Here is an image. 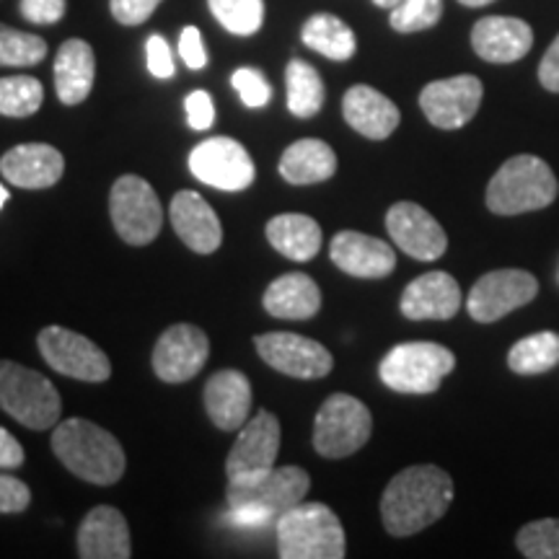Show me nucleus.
<instances>
[{"label": "nucleus", "instance_id": "f257e3e1", "mask_svg": "<svg viewBox=\"0 0 559 559\" xmlns=\"http://www.w3.org/2000/svg\"><path fill=\"white\" fill-rule=\"evenodd\" d=\"M453 502V479L436 464H417L396 474L383 489L381 521L391 536H412L432 526Z\"/></svg>", "mask_w": 559, "mask_h": 559}, {"label": "nucleus", "instance_id": "f03ea898", "mask_svg": "<svg viewBox=\"0 0 559 559\" xmlns=\"http://www.w3.org/2000/svg\"><path fill=\"white\" fill-rule=\"evenodd\" d=\"M52 451L70 474L99 487L120 481L128 466L120 440L81 417L62 419L55 425Z\"/></svg>", "mask_w": 559, "mask_h": 559}, {"label": "nucleus", "instance_id": "7ed1b4c3", "mask_svg": "<svg viewBox=\"0 0 559 559\" xmlns=\"http://www.w3.org/2000/svg\"><path fill=\"white\" fill-rule=\"evenodd\" d=\"M277 555L283 559H342L345 528L324 502H298L277 515Z\"/></svg>", "mask_w": 559, "mask_h": 559}, {"label": "nucleus", "instance_id": "20e7f679", "mask_svg": "<svg viewBox=\"0 0 559 559\" xmlns=\"http://www.w3.org/2000/svg\"><path fill=\"white\" fill-rule=\"evenodd\" d=\"M555 171L539 156H513L487 185V207L495 215H521L549 207L557 200Z\"/></svg>", "mask_w": 559, "mask_h": 559}, {"label": "nucleus", "instance_id": "39448f33", "mask_svg": "<svg viewBox=\"0 0 559 559\" xmlns=\"http://www.w3.org/2000/svg\"><path fill=\"white\" fill-rule=\"evenodd\" d=\"M0 409L24 428L50 430L60 423L62 402L47 376L13 360H0Z\"/></svg>", "mask_w": 559, "mask_h": 559}, {"label": "nucleus", "instance_id": "423d86ee", "mask_svg": "<svg viewBox=\"0 0 559 559\" xmlns=\"http://www.w3.org/2000/svg\"><path fill=\"white\" fill-rule=\"evenodd\" d=\"M456 368V355L438 342H402L381 360L379 376L400 394H436L445 376Z\"/></svg>", "mask_w": 559, "mask_h": 559}, {"label": "nucleus", "instance_id": "0eeeda50", "mask_svg": "<svg viewBox=\"0 0 559 559\" xmlns=\"http://www.w3.org/2000/svg\"><path fill=\"white\" fill-rule=\"evenodd\" d=\"M373 432V417L360 400L332 394L313 419V449L324 459H347L358 453Z\"/></svg>", "mask_w": 559, "mask_h": 559}, {"label": "nucleus", "instance_id": "6e6552de", "mask_svg": "<svg viewBox=\"0 0 559 559\" xmlns=\"http://www.w3.org/2000/svg\"><path fill=\"white\" fill-rule=\"evenodd\" d=\"M109 215L111 226L130 247H148L164 223V210H160L156 190L135 174H124L111 185Z\"/></svg>", "mask_w": 559, "mask_h": 559}, {"label": "nucleus", "instance_id": "1a4fd4ad", "mask_svg": "<svg viewBox=\"0 0 559 559\" xmlns=\"http://www.w3.org/2000/svg\"><path fill=\"white\" fill-rule=\"evenodd\" d=\"M37 347L47 366L68 379L102 383L111 376L107 353L96 342L66 326H45L37 337Z\"/></svg>", "mask_w": 559, "mask_h": 559}, {"label": "nucleus", "instance_id": "9d476101", "mask_svg": "<svg viewBox=\"0 0 559 559\" xmlns=\"http://www.w3.org/2000/svg\"><path fill=\"white\" fill-rule=\"evenodd\" d=\"M309 489L311 477L300 466H272V469L254 474V477L228 479L226 500L228 508L257 506L280 515L304 502Z\"/></svg>", "mask_w": 559, "mask_h": 559}, {"label": "nucleus", "instance_id": "9b49d317", "mask_svg": "<svg viewBox=\"0 0 559 559\" xmlns=\"http://www.w3.org/2000/svg\"><path fill=\"white\" fill-rule=\"evenodd\" d=\"M539 293V283L526 270H495L481 275L466 298V311L479 324H492L510 311L531 304Z\"/></svg>", "mask_w": 559, "mask_h": 559}, {"label": "nucleus", "instance_id": "f8f14e48", "mask_svg": "<svg viewBox=\"0 0 559 559\" xmlns=\"http://www.w3.org/2000/svg\"><path fill=\"white\" fill-rule=\"evenodd\" d=\"M254 347L270 368L290 376V379H324L334 368L332 353L321 342L293 332L257 334Z\"/></svg>", "mask_w": 559, "mask_h": 559}, {"label": "nucleus", "instance_id": "ddd939ff", "mask_svg": "<svg viewBox=\"0 0 559 559\" xmlns=\"http://www.w3.org/2000/svg\"><path fill=\"white\" fill-rule=\"evenodd\" d=\"M190 171L223 192H241L254 181L257 169L249 151L230 138H207L190 153Z\"/></svg>", "mask_w": 559, "mask_h": 559}, {"label": "nucleus", "instance_id": "4468645a", "mask_svg": "<svg viewBox=\"0 0 559 559\" xmlns=\"http://www.w3.org/2000/svg\"><path fill=\"white\" fill-rule=\"evenodd\" d=\"M485 86L477 75H453L432 81L419 94V109L440 130H459L479 111Z\"/></svg>", "mask_w": 559, "mask_h": 559}, {"label": "nucleus", "instance_id": "2eb2a0df", "mask_svg": "<svg viewBox=\"0 0 559 559\" xmlns=\"http://www.w3.org/2000/svg\"><path fill=\"white\" fill-rule=\"evenodd\" d=\"M210 340L194 324H174L153 347V370L166 383H187L207 362Z\"/></svg>", "mask_w": 559, "mask_h": 559}, {"label": "nucleus", "instance_id": "dca6fc26", "mask_svg": "<svg viewBox=\"0 0 559 559\" xmlns=\"http://www.w3.org/2000/svg\"><path fill=\"white\" fill-rule=\"evenodd\" d=\"M386 230L404 254L417 262L440 260L449 249V236L440 223L417 202H396L386 213Z\"/></svg>", "mask_w": 559, "mask_h": 559}, {"label": "nucleus", "instance_id": "f3484780", "mask_svg": "<svg viewBox=\"0 0 559 559\" xmlns=\"http://www.w3.org/2000/svg\"><path fill=\"white\" fill-rule=\"evenodd\" d=\"M280 419L267 409L257 412L239 430V438L228 453L226 477L243 479L272 469L280 453Z\"/></svg>", "mask_w": 559, "mask_h": 559}, {"label": "nucleus", "instance_id": "a211bd4d", "mask_svg": "<svg viewBox=\"0 0 559 559\" xmlns=\"http://www.w3.org/2000/svg\"><path fill=\"white\" fill-rule=\"evenodd\" d=\"M330 257L345 275L360 280H381L396 267V254L386 241L358 230H340L332 239Z\"/></svg>", "mask_w": 559, "mask_h": 559}, {"label": "nucleus", "instance_id": "6ab92c4d", "mask_svg": "<svg viewBox=\"0 0 559 559\" xmlns=\"http://www.w3.org/2000/svg\"><path fill=\"white\" fill-rule=\"evenodd\" d=\"M472 47L481 60L508 66L523 60L534 47V32L523 19L485 16L474 24Z\"/></svg>", "mask_w": 559, "mask_h": 559}, {"label": "nucleus", "instance_id": "aec40b11", "mask_svg": "<svg viewBox=\"0 0 559 559\" xmlns=\"http://www.w3.org/2000/svg\"><path fill=\"white\" fill-rule=\"evenodd\" d=\"M66 158L47 143H24L3 153L0 174L21 190H47L62 179Z\"/></svg>", "mask_w": 559, "mask_h": 559}, {"label": "nucleus", "instance_id": "412c9836", "mask_svg": "<svg viewBox=\"0 0 559 559\" xmlns=\"http://www.w3.org/2000/svg\"><path fill=\"white\" fill-rule=\"evenodd\" d=\"M461 309V288L449 272H428L404 288L400 311L412 321L453 319Z\"/></svg>", "mask_w": 559, "mask_h": 559}, {"label": "nucleus", "instance_id": "4be33fe9", "mask_svg": "<svg viewBox=\"0 0 559 559\" xmlns=\"http://www.w3.org/2000/svg\"><path fill=\"white\" fill-rule=\"evenodd\" d=\"M81 559H128L132 557L130 526L111 506H96L86 513L79 528Z\"/></svg>", "mask_w": 559, "mask_h": 559}, {"label": "nucleus", "instance_id": "5701e85b", "mask_svg": "<svg viewBox=\"0 0 559 559\" xmlns=\"http://www.w3.org/2000/svg\"><path fill=\"white\" fill-rule=\"evenodd\" d=\"M169 213L179 239L198 254H213L223 243L221 218L198 192L181 190L174 194Z\"/></svg>", "mask_w": 559, "mask_h": 559}, {"label": "nucleus", "instance_id": "b1692460", "mask_svg": "<svg viewBox=\"0 0 559 559\" xmlns=\"http://www.w3.org/2000/svg\"><path fill=\"white\" fill-rule=\"evenodd\" d=\"M205 409L215 428L234 432L247 425L251 412V383L241 370H218L205 383Z\"/></svg>", "mask_w": 559, "mask_h": 559}, {"label": "nucleus", "instance_id": "393cba45", "mask_svg": "<svg viewBox=\"0 0 559 559\" xmlns=\"http://www.w3.org/2000/svg\"><path fill=\"white\" fill-rule=\"evenodd\" d=\"M342 115L349 128L370 140H386L402 122L400 107L366 83L347 91L342 99Z\"/></svg>", "mask_w": 559, "mask_h": 559}, {"label": "nucleus", "instance_id": "a878e982", "mask_svg": "<svg viewBox=\"0 0 559 559\" xmlns=\"http://www.w3.org/2000/svg\"><path fill=\"white\" fill-rule=\"evenodd\" d=\"M52 75L58 99L66 104V107H75V104L86 102L96 79V58L88 41H62L58 55H55Z\"/></svg>", "mask_w": 559, "mask_h": 559}, {"label": "nucleus", "instance_id": "bb28decb", "mask_svg": "<svg viewBox=\"0 0 559 559\" xmlns=\"http://www.w3.org/2000/svg\"><path fill=\"white\" fill-rule=\"evenodd\" d=\"M262 304L264 311L275 319H311L321 309V290L304 272H288L272 280Z\"/></svg>", "mask_w": 559, "mask_h": 559}, {"label": "nucleus", "instance_id": "cd10ccee", "mask_svg": "<svg viewBox=\"0 0 559 559\" xmlns=\"http://www.w3.org/2000/svg\"><path fill=\"white\" fill-rule=\"evenodd\" d=\"M334 171H337V153L330 143L317 138L296 140L280 158V177L288 185H319L332 179Z\"/></svg>", "mask_w": 559, "mask_h": 559}, {"label": "nucleus", "instance_id": "c85d7f7f", "mask_svg": "<svg viewBox=\"0 0 559 559\" xmlns=\"http://www.w3.org/2000/svg\"><path fill=\"white\" fill-rule=\"evenodd\" d=\"M267 241L285 260L309 262L321 249V228L311 215L283 213L267 223Z\"/></svg>", "mask_w": 559, "mask_h": 559}, {"label": "nucleus", "instance_id": "c756f323", "mask_svg": "<svg viewBox=\"0 0 559 559\" xmlns=\"http://www.w3.org/2000/svg\"><path fill=\"white\" fill-rule=\"evenodd\" d=\"M300 39L313 52L324 55V58L345 62L358 50V39L355 32L334 13H313L300 29Z\"/></svg>", "mask_w": 559, "mask_h": 559}, {"label": "nucleus", "instance_id": "7c9ffc66", "mask_svg": "<svg viewBox=\"0 0 559 559\" xmlns=\"http://www.w3.org/2000/svg\"><path fill=\"white\" fill-rule=\"evenodd\" d=\"M285 86H288V109L290 115L309 120L324 107L326 88L319 70L306 60H290L285 68Z\"/></svg>", "mask_w": 559, "mask_h": 559}, {"label": "nucleus", "instance_id": "2f4dec72", "mask_svg": "<svg viewBox=\"0 0 559 559\" xmlns=\"http://www.w3.org/2000/svg\"><path fill=\"white\" fill-rule=\"evenodd\" d=\"M559 362V334L539 332L523 337L510 347L508 366L519 376H539L547 373Z\"/></svg>", "mask_w": 559, "mask_h": 559}, {"label": "nucleus", "instance_id": "473e14b6", "mask_svg": "<svg viewBox=\"0 0 559 559\" xmlns=\"http://www.w3.org/2000/svg\"><path fill=\"white\" fill-rule=\"evenodd\" d=\"M45 102V88L34 75L0 79V117H32Z\"/></svg>", "mask_w": 559, "mask_h": 559}, {"label": "nucleus", "instance_id": "72a5a7b5", "mask_svg": "<svg viewBox=\"0 0 559 559\" xmlns=\"http://www.w3.org/2000/svg\"><path fill=\"white\" fill-rule=\"evenodd\" d=\"M223 29L236 37H251L264 24V0H207Z\"/></svg>", "mask_w": 559, "mask_h": 559}, {"label": "nucleus", "instance_id": "f704fd0d", "mask_svg": "<svg viewBox=\"0 0 559 559\" xmlns=\"http://www.w3.org/2000/svg\"><path fill=\"white\" fill-rule=\"evenodd\" d=\"M47 58V41L0 24V68H32Z\"/></svg>", "mask_w": 559, "mask_h": 559}, {"label": "nucleus", "instance_id": "c9c22d12", "mask_svg": "<svg viewBox=\"0 0 559 559\" xmlns=\"http://www.w3.org/2000/svg\"><path fill=\"white\" fill-rule=\"evenodd\" d=\"M443 16V0H402L391 9L389 24L400 34H415L432 29Z\"/></svg>", "mask_w": 559, "mask_h": 559}, {"label": "nucleus", "instance_id": "e433bc0d", "mask_svg": "<svg viewBox=\"0 0 559 559\" xmlns=\"http://www.w3.org/2000/svg\"><path fill=\"white\" fill-rule=\"evenodd\" d=\"M521 555L528 559H559V519L531 521L519 531Z\"/></svg>", "mask_w": 559, "mask_h": 559}, {"label": "nucleus", "instance_id": "4c0bfd02", "mask_svg": "<svg viewBox=\"0 0 559 559\" xmlns=\"http://www.w3.org/2000/svg\"><path fill=\"white\" fill-rule=\"evenodd\" d=\"M230 83H234L236 94L241 96V102L247 104L249 109H262L267 107L272 99V88L260 70L254 68H239L234 75H230Z\"/></svg>", "mask_w": 559, "mask_h": 559}, {"label": "nucleus", "instance_id": "58836bf2", "mask_svg": "<svg viewBox=\"0 0 559 559\" xmlns=\"http://www.w3.org/2000/svg\"><path fill=\"white\" fill-rule=\"evenodd\" d=\"M32 506V489L11 474H0V515L24 513Z\"/></svg>", "mask_w": 559, "mask_h": 559}, {"label": "nucleus", "instance_id": "ea45409f", "mask_svg": "<svg viewBox=\"0 0 559 559\" xmlns=\"http://www.w3.org/2000/svg\"><path fill=\"white\" fill-rule=\"evenodd\" d=\"M160 3L164 0H109V11L122 26H140L153 16Z\"/></svg>", "mask_w": 559, "mask_h": 559}, {"label": "nucleus", "instance_id": "a19ab883", "mask_svg": "<svg viewBox=\"0 0 559 559\" xmlns=\"http://www.w3.org/2000/svg\"><path fill=\"white\" fill-rule=\"evenodd\" d=\"M19 9L21 16L29 21V24L52 26L66 16L68 0H21Z\"/></svg>", "mask_w": 559, "mask_h": 559}, {"label": "nucleus", "instance_id": "79ce46f5", "mask_svg": "<svg viewBox=\"0 0 559 559\" xmlns=\"http://www.w3.org/2000/svg\"><path fill=\"white\" fill-rule=\"evenodd\" d=\"M145 62H148V70L153 79H171L174 75V55L169 41H166L160 34H151L148 41H145Z\"/></svg>", "mask_w": 559, "mask_h": 559}, {"label": "nucleus", "instance_id": "37998d69", "mask_svg": "<svg viewBox=\"0 0 559 559\" xmlns=\"http://www.w3.org/2000/svg\"><path fill=\"white\" fill-rule=\"evenodd\" d=\"M185 111H187V124H190L192 130H210L215 122V104H213V96L207 94V91H192L190 96L185 99Z\"/></svg>", "mask_w": 559, "mask_h": 559}, {"label": "nucleus", "instance_id": "c03bdc74", "mask_svg": "<svg viewBox=\"0 0 559 559\" xmlns=\"http://www.w3.org/2000/svg\"><path fill=\"white\" fill-rule=\"evenodd\" d=\"M179 55L185 60V66L190 70H202L207 66V52H205V39L198 26H185L179 34Z\"/></svg>", "mask_w": 559, "mask_h": 559}, {"label": "nucleus", "instance_id": "a18cd8bd", "mask_svg": "<svg viewBox=\"0 0 559 559\" xmlns=\"http://www.w3.org/2000/svg\"><path fill=\"white\" fill-rule=\"evenodd\" d=\"M270 519H275V513H270V510L264 508H257V506H236V508H228L226 513V523L236 528H260L267 523Z\"/></svg>", "mask_w": 559, "mask_h": 559}, {"label": "nucleus", "instance_id": "49530a36", "mask_svg": "<svg viewBox=\"0 0 559 559\" xmlns=\"http://www.w3.org/2000/svg\"><path fill=\"white\" fill-rule=\"evenodd\" d=\"M539 81L544 88L551 91V94H559V34L549 45V50L544 52L539 66Z\"/></svg>", "mask_w": 559, "mask_h": 559}, {"label": "nucleus", "instance_id": "de8ad7c7", "mask_svg": "<svg viewBox=\"0 0 559 559\" xmlns=\"http://www.w3.org/2000/svg\"><path fill=\"white\" fill-rule=\"evenodd\" d=\"M24 464V449L9 430L0 428V469H16Z\"/></svg>", "mask_w": 559, "mask_h": 559}, {"label": "nucleus", "instance_id": "09e8293b", "mask_svg": "<svg viewBox=\"0 0 559 559\" xmlns=\"http://www.w3.org/2000/svg\"><path fill=\"white\" fill-rule=\"evenodd\" d=\"M459 3L466 5V9H481V5L495 3V0H459Z\"/></svg>", "mask_w": 559, "mask_h": 559}, {"label": "nucleus", "instance_id": "8fccbe9b", "mask_svg": "<svg viewBox=\"0 0 559 559\" xmlns=\"http://www.w3.org/2000/svg\"><path fill=\"white\" fill-rule=\"evenodd\" d=\"M373 3L376 5H379V9H394V5H400L402 3V0H373Z\"/></svg>", "mask_w": 559, "mask_h": 559}, {"label": "nucleus", "instance_id": "3c124183", "mask_svg": "<svg viewBox=\"0 0 559 559\" xmlns=\"http://www.w3.org/2000/svg\"><path fill=\"white\" fill-rule=\"evenodd\" d=\"M5 202H9V190H5V187L0 185V210L5 207Z\"/></svg>", "mask_w": 559, "mask_h": 559}]
</instances>
